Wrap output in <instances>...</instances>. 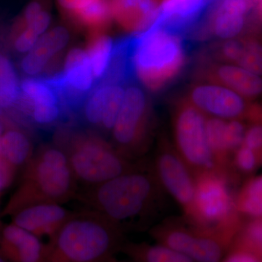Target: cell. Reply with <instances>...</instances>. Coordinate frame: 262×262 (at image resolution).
Segmentation results:
<instances>
[{
	"label": "cell",
	"mask_w": 262,
	"mask_h": 262,
	"mask_svg": "<svg viewBox=\"0 0 262 262\" xmlns=\"http://www.w3.org/2000/svg\"><path fill=\"white\" fill-rule=\"evenodd\" d=\"M79 189L63 151L56 146H43L24 167L20 184L0 212V217H11L24 208L39 203L63 205L75 200Z\"/></svg>",
	"instance_id": "cell-3"
},
{
	"label": "cell",
	"mask_w": 262,
	"mask_h": 262,
	"mask_svg": "<svg viewBox=\"0 0 262 262\" xmlns=\"http://www.w3.org/2000/svg\"><path fill=\"white\" fill-rule=\"evenodd\" d=\"M125 93V89H124V85L122 84H112L111 89L105 104L101 125L104 130H113L123 102Z\"/></svg>",
	"instance_id": "cell-31"
},
{
	"label": "cell",
	"mask_w": 262,
	"mask_h": 262,
	"mask_svg": "<svg viewBox=\"0 0 262 262\" xmlns=\"http://www.w3.org/2000/svg\"><path fill=\"white\" fill-rule=\"evenodd\" d=\"M251 0H213L203 19L208 32L219 39L238 37L246 28Z\"/></svg>",
	"instance_id": "cell-12"
},
{
	"label": "cell",
	"mask_w": 262,
	"mask_h": 262,
	"mask_svg": "<svg viewBox=\"0 0 262 262\" xmlns=\"http://www.w3.org/2000/svg\"><path fill=\"white\" fill-rule=\"evenodd\" d=\"M151 125V110L145 93L139 86H129L111 131L115 149L130 161L140 160L148 147Z\"/></svg>",
	"instance_id": "cell-9"
},
{
	"label": "cell",
	"mask_w": 262,
	"mask_h": 262,
	"mask_svg": "<svg viewBox=\"0 0 262 262\" xmlns=\"http://www.w3.org/2000/svg\"><path fill=\"white\" fill-rule=\"evenodd\" d=\"M33 154L32 143L21 131L8 129L0 136V158L18 170L25 167Z\"/></svg>",
	"instance_id": "cell-22"
},
{
	"label": "cell",
	"mask_w": 262,
	"mask_h": 262,
	"mask_svg": "<svg viewBox=\"0 0 262 262\" xmlns=\"http://www.w3.org/2000/svg\"><path fill=\"white\" fill-rule=\"evenodd\" d=\"M95 77L87 51L71 50L66 58L63 71L50 81L58 89L82 99L94 86Z\"/></svg>",
	"instance_id": "cell-18"
},
{
	"label": "cell",
	"mask_w": 262,
	"mask_h": 262,
	"mask_svg": "<svg viewBox=\"0 0 262 262\" xmlns=\"http://www.w3.org/2000/svg\"><path fill=\"white\" fill-rule=\"evenodd\" d=\"M18 169L0 158V196L13 184Z\"/></svg>",
	"instance_id": "cell-34"
},
{
	"label": "cell",
	"mask_w": 262,
	"mask_h": 262,
	"mask_svg": "<svg viewBox=\"0 0 262 262\" xmlns=\"http://www.w3.org/2000/svg\"><path fill=\"white\" fill-rule=\"evenodd\" d=\"M96 0H57L58 6L71 18Z\"/></svg>",
	"instance_id": "cell-35"
},
{
	"label": "cell",
	"mask_w": 262,
	"mask_h": 262,
	"mask_svg": "<svg viewBox=\"0 0 262 262\" xmlns=\"http://www.w3.org/2000/svg\"><path fill=\"white\" fill-rule=\"evenodd\" d=\"M160 187L180 207L184 218L192 213L195 176L168 141H161L151 162Z\"/></svg>",
	"instance_id": "cell-10"
},
{
	"label": "cell",
	"mask_w": 262,
	"mask_h": 262,
	"mask_svg": "<svg viewBox=\"0 0 262 262\" xmlns=\"http://www.w3.org/2000/svg\"><path fill=\"white\" fill-rule=\"evenodd\" d=\"M60 113L59 105H37L32 108L34 121L42 125L56 121L59 117Z\"/></svg>",
	"instance_id": "cell-32"
},
{
	"label": "cell",
	"mask_w": 262,
	"mask_h": 262,
	"mask_svg": "<svg viewBox=\"0 0 262 262\" xmlns=\"http://www.w3.org/2000/svg\"><path fill=\"white\" fill-rule=\"evenodd\" d=\"M183 36L157 24L134 35V75L152 91L163 89L178 75L186 61Z\"/></svg>",
	"instance_id": "cell-4"
},
{
	"label": "cell",
	"mask_w": 262,
	"mask_h": 262,
	"mask_svg": "<svg viewBox=\"0 0 262 262\" xmlns=\"http://www.w3.org/2000/svg\"><path fill=\"white\" fill-rule=\"evenodd\" d=\"M261 160H262V156H261Z\"/></svg>",
	"instance_id": "cell-41"
},
{
	"label": "cell",
	"mask_w": 262,
	"mask_h": 262,
	"mask_svg": "<svg viewBox=\"0 0 262 262\" xmlns=\"http://www.w3.org/2000/svg\"><path fill=\"white\" fill-rule=\"evenodd\" d=\"M232 246L247 250L262 259V220L245 222Z\"/></svg>",
	"instance_id": "cell-26"
},
{
	"label": "cell",
	"mask_w": 262,
	"mask_h": 262,
	"mask_svg": "<svg viewBox=\"0 0 262 262\" xmlns=\"http://www.w3.org/2000/svg\"><path fill=\"white\" fill-rule=\"evenodd\" d=\"M112 84L102 82L93 91L86 100L84 105V116L88 122L95 125H101L102 122L105 104L107 100Z\"/></svg>",
	"instance_id": "cell-30"
},
{
	"label": "cell",
	"mask_w": 262,
	"mask_h": 262,
	"mask_svg": "<svg viewBox=\"0 0 262 262\" xmlns=\"http://www.w3.org/2000/svg\"><path fill=\"white\" fill-rule=\"evenodd\" d=\"M251 1L253 2V3H256V4L258 3V2L261 1V0H251Z\"/></svg>",
	"instance_id": "cell-40"
},
{
	"label": "cell",
	"mask_w": 262,
	"mask_h": 262,
	"mask_svg": "<svg viewBox=\"0 0 262 262\" xmlns=\"http://www.w3.org/2000/svg\"><path fill=\"white\" fill-rule=\"evenodd\" d=\"M261 165V155L245 145L234 151L231 160L232 172L237 180L239 177H252Z\"/></svg>",
	"instance_id": "cell-28"
},
{
	"label": "cell",
	"mask_w": 262,
	"mask_h": 262,
	"mask_svg": "<svg viewBox=\"0 0 262 262\" xmlns=\"http://www.w3.org/2000/svg\"><path fill=\"white\" fill-rule=\"evenodd\" d=\"M45 244L13 222L0 221V256L7 262H40Z\"/></svg>",
	"instance_id": "cell-17"
},
{
	"label": "cell",
	"mask_w": 262,
	"mask_h": 262,
	"mask_svg": "<svg viewBox=\"0 0 262 262\" xmlns=\"http://www.w3.org/2000/svg\"><path fill=\"white\" fill-rule=\"evenodd\" d=\"M91 39L87 53L91 61L95 80H98L103 78L110 67L115 44L110 36L101 34L100 32L93 34Z\"/></svg>",
	"instance_id": "cell-24"
},
{
	"label": "cell",
	"mask_w": 262,
	"mask_h": 262,
	"mask_svg": "<svg viewBox=\"0 0 262 262\" xmlns=\"http://www.w3.org/2000/svg\"><path fill=\"white\" fill-rule=\"evenodd\" d=\"M201 75L205 80L225 86L248 101L262 96V77L239 66L213 63L205 67Z\"/></svg>",
	"instance_id": "cell-16"
},
{
	"label": "cell",
	"mask_w": 262,
	"mask_h": 262,
	"mask_svg": "<svg viewBox=\"0 0 262 262\" xmlns=\"http://www.w3.org/2000/svg\"><path fill=\"white\" fill-rule=\"evenodd\" d=\"M149 234L156 244L195 262H220L234 241L227 234L198 227L185 218L164 221L151 227Z\"/></svg>",
	"instance_id": "cell-7"
},
{
	"label": "cell",
	"mask_w": 262,
	"mask_h": 262,
	"mask_svg": "<svg viewBox=\"0 0 262 262\" xmlns=\"http://www.w3.org/2000/svg\"><path fill=\"white\" fill-rule=\"evenodd\" d=\"M20 93L30 103L32 108L37 105H59V96L47 80L26 79L20 82Z\"/></svg>",
	"instance_id": "cell-25"
},
{
	"label": "cell",
	"mask_w": 262,
	"mask_h": 262,
	"mask_svg": "<svg viewBox=\"0 0 262 262\" xmlns=\"http://www.w3.org/2000/svg\"><path fill=\"white\" fill-rule=\"evenodd\" d=\"M206 118V115L187 98L181 100L176 106L172 122L173 146L194 176L206 171L225 174L215 162L208 145Z\"/></svg>",
	"instance_id": "cell-8"
},
{
	"label": "cell",
	"mask_w": 262,
	"mask_h": 262,
	"mask_svg": "<svg viewBox=\"0 0 262 262\" xmlns=\"http://www.w3.org/2000/svg\"><path fill=\"white\" fill-rule=\"evenodd\" d=\"M108 262H134L132 261V260L130 259V258H127V259H118L117 257H115L113 258V259L110 260V261Z\"/></svg>",
	"instance_id": "cell-38"
},
{
	"label": "cell",
	"mask_w": 262,
	"mask_h": 262,
	"mask_svg": "<svg viewBox=\"0 0 262 262\" xmlns=\"http://www.w3.org/2000/svg\"><path fill=\"white\" fill-rule=\"evenodd\" d=\"M112 18L123 30L138 35L148 30L159 15L163 0H108Z\"/></svg>",
	"instance_id": "cell-15"
},
{
	"label": "cell",
	"mask_w": 262,
	"mask_h": 262,
	"mask_svg": "<svg viewBox=\"0 0 262 262\" xmlns=\"http://www.w3.org/2000/svg\"><path fill=\"white\" fill-rule=\"evenodd\" d=\"M163 193L151 162L139 160L115 178L79 189L75 200L126 232L130 225H140L154 214Z\"/></svg>",
	"instance_id": "cell-1"
},
{
	"label": "cell",
	"mask_w": 262,
	"mask_h": 262,
	"mask_svg": "<svg viewBox=\"0 0 262 262\" xmlns=\"http://www.w3.org/2000/svg\"><path fill=\"white\" fill-rule=\"evenodd\" d=\"M220 262H262V259L247 250L232 246Z\"/></svg>",
	"instance_id": "cell-33"
},
{
	"label": "cell",
	"mask_w": 262,
	"mask_h": 262,
	"mask_svg": "<svg viewBox=\"0 0 262 262\" xmlns=\"http://www.w3.org/2000/svg\"><path fill=\"white\" fill-rule=\"evenodd\" d=\"M57 146L63 151L74 177L83 187H93L125 173L135 162L115 146L89 133L60 134Z\"/></svg>",
	"instance_id": "cell-5"
},
{
	"label": "cell",
	"mask_w": 262,
	"mask_h": 262,
	"mask_svg": "<svg viewBox=\"0 0 262 262\" xmlns=\"http://www.w3.org/2000/svg\"><path fill=\"white\" fill-rule=\"evenodd\" d=\"M72 211L58 203H45L24 208L11 216V222L48 241L68 220Z\"/></svg>",
	"instance_id": "cell-13"
},
{
	"label": "cell",
	"mask_w": 262,
	"mask_h": 262,
	"mask_svg": "<svg viewBox=\"0 0 262 262\" xmlns=\"http://www.w3.org/2000/svg\"><path fill=\"white\" fill-rule=\"evenodd\" d=\"M235 65L262 77V42L254 37H244V46Z\"/></svg>",
	"instance_id": "cell-29"
},
{
	"label": "cell",
	"mask_w": 262,
	"mask_h": 262,
	"mask_svg": "<svg viewBox=\"0 0 262 262\" xmlns=\"http://www.w3.org/2000/svg\"><path fill=\"white\" fill-rule=\"evenodd\" d=\"M213 0H163L154 24L184 37L205 18Z\"/></svg>",
	"instance_id": "cell-14"
},
{
	"label": "cell",
	"mask_w": 262,
	"mask_h": 262,
	"mask_svg": "<svg viewBox=\"0 0 262 262\" xmlns=\"http://www.w3.org/2000/svg\"><path fill=\"white\" fill-rule=\"evenodd\" d=\"M3 110H4V108H2L1 106H0V136L3 135V134H4L5 131L8 130V129H6V125H5L4 112H3Z\"/></svg>",
	"instance_id": "cell-36"
},
{
	"label": "cell",
	"mask_w": 262,
	"mask_h": 262,
	"mask_svg": "<svg viewBox=\"0 0 262 262\" xmlns=\"http://www.w3.org/2000/svg\"><path fill=\"white\" fill-rule=\"evenodd\" d=\"M186 98L207 117L227 120H245L252 103L225 86L208 81L194 84Z\"/></svg>",
	"instance_id": "cell-11"
},
{
	"label": "cell",
	"mask_w": 262,
	"mask_h": 262,
	"mask_svg": "<svg viewBox=\"0 0 262 262\" xmlns=\"http://www.w3.org/2000/svg\"><path fill=\"white\" fill-rule=\"evenodd\" d=\"M233 181L225 174L206 171L196 174L192 213L186 219L193 225L235 238L244 224L236 209L231 189Z\"/></svg>",
	"instance_id": "cell-6"
},
{
	"label": "cell",
	"mask_w": 262,
	"mask_h": 262,
	"mask_svg": "<svg viewBox=\"0 0 262 262\" xmlns=\"http://www.w3.org/2000/svg\"><path fill=\"white\" fill-rule=\"evenodd\" d=\"M8 39L0 34V106H13L20 96V82L13 61L6 51Z\"/></svg>",
	"instance_id": "cell-21"
},
{
	"label": "cell",
	"mask_w": 262,
	"mask_h": 262,
	"mask_svg": "<svg viewBox=\"0 0 262 262\" xmlns=\"http://www.w3.org/2000/svg\"><path fill=\"white\" fill-rule=\"evenodd\" d=\"M234 203L244 218L262 220V174L245 181L234 196Z\"/></svg>",
	"instance_id": "cell-23"
},
{
	"label": "cell",
	"mask_w": 262,
	"mask_h": 262,
	"mask_svg": "<svg viewBox=\"0 0 262 262\" xmlns=\"http://www.w3.org/2000/svg\"><path fill=\"white\" fill-rule=\"evenodd\" d=\"M121 253L134 262H195L186 255L159 244L126 241Z\"/></svg>",
	"instance_id": "cell-20"
},
{
	"label": "cell",
	"mask_w": 262,
	"mask_h": 262,
	"mask_svg": "<svg viewBox=\"0 0 262 262\" xmlns=\"http://www.w3.org/2000/svg\"><path fill=\"white\" fill-rule=\"evenodd\" d=\"M256 11V18H257L258 21L262 26V0L257 3Z\"/></svg>",
	"instance_id": "cell-37"
},
{
	"label": "cell",
	"mask_w": 262,
	"mask_h": 262,
	"mask_svg": "<svg viewBox=\"0 0 262 262\" xmlns=\"http://www.w3.org/2000/svg\"><path fill=\"white\" fill-rule=\"evenodd\" d=\"M244 120L246 129L243 145L262 156V103H251Z\"/></svg>",
	"instance_id": "cell-27"
},
{
	"label": "cell",
	"mask_w": 262,
	"mask_h": 262,
	"mask_svg": "<svg viewBox=\"0 0 262 262\" xmlns=\"http://www.w3.org/2000/svg\"><path fill=\"white\" fill-rule=\"evenodd\" d=\"M120 225L91 210L72 212L45 244L40 262H108L126 242Z\"/></svg>",
	"instance_id": "cell-2"
},
{
	"label": "cell",
	"mask_w": 262,
	"mask_h": 262,
	"mask_svg": "<svg viewBox=\"0 0 262 262\" xmlns=\"http://www.w3.org/2000/svg\"><path fill=\"white\" fill-rule=\"evenodd\" d=\"M0 262H7V261H5L4 258H3V257H2L1 256H0Z\"/></svg>",
	"instance_id": "cell-39"
},
{
	"label": "cell",
	"mask_w": 262,
	"mask_h": 262,
	"mask_svg": "<svg viewBox=\"0 0 262 262\" xmlns=\"http://www.w3.org/2000/svg\"><path fill=\"white\" fill-rule=\"evenodd\" d=\"M70 41V33L61 27L48 31L38 39L37 44L26 53L20 67L26 75H39L53 56L58 54Z\"/></svg>",
	"instance_id": "cell-19"
}]
</instances>
